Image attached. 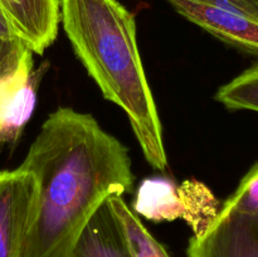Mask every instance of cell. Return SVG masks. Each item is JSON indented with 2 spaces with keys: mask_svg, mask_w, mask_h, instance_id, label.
Here are the masks:
<instances>
[{
  "mask_svg": "<svg viewBox=\"0 0 258 257\" xmlns=\"http://www.w3.org/2000/svg\"><path fill=\"white\" fill-rule=\"evenodd\" d=\"M20 166L37 183L20 257H70L98 208L134 184L127 148L68 107L48 116Z\"/></svg>",
  "mask_w": 258,
  "mask_h": 257,
  "instance_id": "cell-1",
  "label": "cell"
},
{
  "mask_svg": "<svg viewBox=\"0 0 258 257\" xmlns=\"http://www.w3.org/2000/svg\"><path fill=\"white\" fill-rule=\"evenodd\" d=\"M59 9L77 58L103 97L126 113L148 163L166 170L163 126L141 62L133 13L118 0H59Z\"/></svg>",
  "mask_w": 258,
  "mask_h": 257,
  "instance_id": "cell-2",
  "label": "cell"
},
{
  "mask_svg": "<svg viewBox=\"0 0 258 257\" xmlns=\"http://www.w3.org/2000/svg\"><path fill=\"white\" fill-rule=\"evenodd\" d=\"M133 206L135 214L156 223L183 219L196 237L208 231L221 209L219 202L206 184L185 180L176 185L165 176L144 179Z\"/></svg>",
  "mask_w": 258,
  "mask_h": 257,
  "instance_id": "cell-3",
  "label": "cell"
},
{
  "mask_svg": "<svg viewBox=\"0 0 258 257\" xmlns=\"http://www.w3.org/2000/svg\"><path fill=\"white\" fill-rule=\"evenodd\" d=\"M178 14L232 48L258 58V9L244 0H166Z\"/></svg>",
  "mask_w": 258,
  "mask_h": 257,
  "instance_id": "cell-4",
  "label": "cell"
},
{
  "mask_svg": "<svg viewBox=\"0 0 258 257\" xmlns=\"http://www.w3.org/2000/svg\"><path fill=\"white\" fill-rule=\"evenodd\" d=\"M33 54L27 48L0 76V145L15 143L34 111L39 73L33 70Z\"/></svg>",
  "mask_w": 258,
  "mask_h": 257,
  "instance_id": "cell-5",
  "label": "cell"
},
{
  "mask_svg": "<svg viewBox=\"0 0 258 257\" xmlns=\"http://www.w3.org/2000/svg\"><path fill=\"white\" fill-rule=\"evenodd\" d=\"M32 171H0V257H20L35 196Z\"/></svg>",
  "mask_w": 258,
  "mask_h": 257,
  "instance_id": "cell-6",
  "label": "cell"
},
{
  "mask_svg": "<svg viewBox=\"0 0 258 257\" xmlns=\"http://www.w3.org/2000/svg\"><path fill=\"white\" fill-rule=\"evenodd\" d=\"M189 257H258V218L222 213L202 236H193Z\"/></svg>",
  "mask_w": 258,
  "mask_h": 257,
  "instance_id": "cell-7",
  "label": "cell"
},
{
  "mask_svg": "<svg viewBox=\"0 0 258 257\" xmlns=\"http://www.w3.org/2000/svg\"><path fill=\"white\" fill-rule=\"evenodd\" d=\"M19 39L34 54L53 44L60 23L59 0H0Z\"/></svg>",
  "mask_w": 258,
  "mask_h": 257,
  "instance_id": "cell-8",
  "label": "cell"
},
{
  "mask_svg": "<svg viewBox=\"0 0 258 257\" xmlns=\"http://www.w3.org/2000/svg\"><path fill=\"white\" fill-rule=\"evenodd\" d=\"M70 257H131L107 202L86 224Z\"/></svg>",
  "mask_w": 258,
  "mask_h": 257,
  "instance_id": "cell-9",
  "label": "cell"
},
{
  "mask_svg": "<svg viewBox=\"0 0 258 257\" xmlns=\"http://www.w3.org/2000/svg\"><path fill=\"white\" fill-rule=\"evenodd\" d=\"M117 226L122 233L131 257H170L163 244L149 232L138 214L128 208L122 197L107 199Z\"/></svg>",
  "mask_w": 258,
  "mask_h": 257,
  "instance_id": "cell-10",
  "label": "cell"
},
{
  "mask_svg": "<svg viewBox=\"0 0 258 257\" xmlns=\"http://www.w3.org/2000/svg\"><path fill=\"white\" fill-rule=\"evenodd\" d=\"M216 100L229 110L258 112V62L219 87Z\"/></svg>",
  "mask_w": 258,
  "mask_h": 257,
  "instance_id": "cell-11",
  "label": "cell"
},
{
  "mask_svg": "<svg viewBox=\"0 0 258 257\" xmlns=\"http://www.w3.org/2000/svg\"><path fill=\"white\" fill-rule=\"evenodd\" d=\"M219 212L258 218V163L242 178L234 193L224 202Z\"/></svg>",
  "mask_w": 258,
  "mask_h": 257,
  "instance_id": "cell-12",
  "label": "cell"
},
{
  "mask_svg": "<svg viewBox=\"0 0 258 257\" xmlns=\"http://www.w3.org/2000/svg\"><path fill=\"white\" fill-rule=\"evenodd\" d=\"M27 48L20 39L0 38V76L17 65L20 55Z\"/></svg>",
  "mask_w": 258,
  "mask_h": 257,
  "instance_id": "cell-13",
  "label": "cell"
},
{
  "mask_svg": "<svg viewBox=\"0 0 258 257\" xmlns=\"http://www.w3.org/2000/svg\"><path fill=\"white\" fill-rule=\"evenodd\" d=\"M0 38H4V39H19L12 22L9 20L2 5H0Z\"/></svg>",
  "mask_w": 258,
  "mask_h": 257,
  "instance_id": "cell-14",
  "label": "cell"
},
{
  "mask_svg": "<svg viewBox=\"0 0 258 257\" xmlns=\"http://www.w3.org/2000/svg\"><path fill=\"white\" fill-rule=\"evenodd\" d=\"M244 2L249 3V4L253 5L254 8H257V9H258V0H244Z\"/></svg>",
  "mask_w": 258,
  "mask_h": 257,
  "instance_id": "cell-15",
  "label": "cell"
}]
</instances>
